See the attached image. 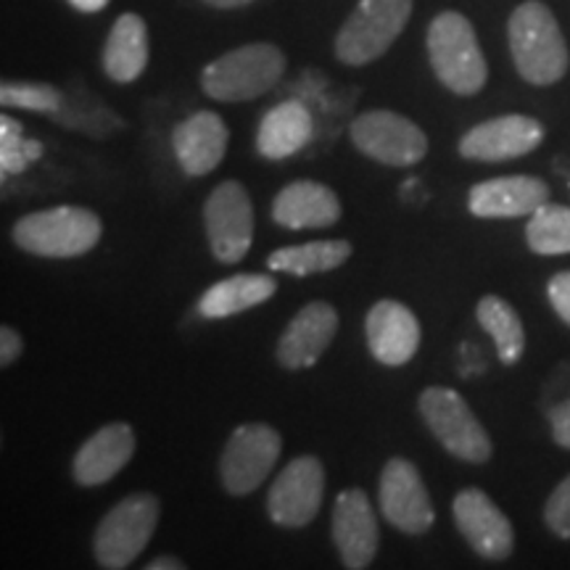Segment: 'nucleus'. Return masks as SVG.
Segmentation results:
<instances>
[{
    "label": "nucleus",
    "mask_w": 570,
    "mask_h": 570,
    "mask_svg": "<svg viewBox=\"0 0 570 570\" xmlns=\"http://www.w3.org/2000/svg\"><path fill=\"white\" fill-rule=\"evenodd\" d=\"M325 497V465L315 454L291 460L273 481L267 512L281 529H304L317 518Z\"/></svg>",
    "instance_id": "nucleus-12"
},
{
    "label": "nucleus",
    "mask_w": 570,
    "mask_h": 570,
    "mask_svg": "<svg viewBox=\"0 0 570 570\" xmlns=\"http://www.w3.org/2000/svg\"><path fill=\"white\" fill-rule=\"evenodd\" d=\"M475 317L497 346L502 365H518L525 352V331L515 306L499 296H483L475 306Z\"/></svg>",
    "instance_id": "nucleus-26"
},
{
    "label": "nucleus",
    "mask_w": 570,
    "mask_h": 570,
    "mask_svg": "<svg viewBox=\"0 0 570 570\" xmlns=\"http://www.w3.org/2000/svg\"><path fill=\"white\" fill-rule=\"evenodd\" d=\"M525 240L533 254H570V206L541 204L525 225Z\"/></svg>",
    "instance_id": "nucleus-27"
},
{
    "label": "nucleus",
    "mask_w": 570,
    "mask_h": 570,
    "mask_svg": "<svg viewBox=\"0 0 570 570\" xmlns=\"http://www.w3.org/2000/svg\"><path fill=\"white\" fill-rule=\"evenodd\" d=\"M547 296H550L552 309L558 312L562 323L570 325V269L552 277L550 285H547Z\"/></svg>",
    "instance_id": "nucleus-32"
},
{
    "label": "nucleus",
    "mask_w": 570,
    "mask_h": 570,
    "mask_svg": "<svg viewBox=\"0 0 570 570\" xmlns=\"http://www.w3.org/2000/svg\"><path fill=\"white\" fill-rule=\"evenodd\" d=\"M348 138L356 151L389 167H415L428 154V135L412 119L389 109L360 114L348 127Z\"/></svg>",
    "instance_id": "nucleus-10"
},
{
    "label": "nucleus",
    "mask_w": 570,
    "mask_h": 570,
    "mask_svg": "<svg viewBox=\"0 0 570 570\" xmlns=\"http://www.w3.org/2000/svg\"><path fill=\"white\" fill-rule=\"evenodd\" d=\"M51 119L56 122L69 127V130H80L85 135H92V138H106V135L122 127V119L117 117L111 109H106L101 101H85L80 104V98L67 96L63 92L61 109L51 114Z\"/></svg>",
    "instance_id": "nucleus-28"
},
{
    "label": "nucleus",
    "mask_w": 570,
    "mask_h": 570,
    "mask_svg": "<svg viewBox=\"0 0 570 570\" xmlns=\"http://www.w3.org/2000/svg\"><path fill=\"white\" fill-rule=\"evenodd\" d=\"M428 59L433 75L454 96H475L489 80V63L473 24L460 11H441L428 27Z\"/></svg>",
    "instance_id": "nucleus-3"
},
{
    "label": "nucleus",
    "mask_w": 570,
    "mask_h": 570,
    "mask_svg": "<svg viewBox=\"0 0 570 570\" xmlns=\"http://www.w3.org/2000/svg\"><path fill=\"white\" fill-rule=\"evenodd\" d=\"M285 53L273 42H248L206 63L202 90L212 101L244 104L265 96L283 80Z\"/></svg>",
    "instance_id": "nucleus-4"
},
{
    "label": "nucleus",
    "mask_w": 570,
    "mask_h": 570,
    "mask_svg": "<svg viewBox=\"0 0 570 570\" xmlns=\"http://www.w3.org/2000/svg\"><path fill=\"white\" fill-rule=\"evenodd\" d=\"M161 504L148 491L130 494L106 512L92 537V554L98 568L122 570L140 558L159 529Z\"/></svg>",
    "instance_id": "nucleus-5"
},
{
    "label": "nucleus",
    "mask_w": 570,
    "mask_h": 570,
    "mask_svg": "<svg viewBox=\"0 0 570 570\" xmlns=\"http://www.w3.org/2000/svg\"><path fill=\"white\" fill-rule=\"evenodd\" d=\"M412 0H360L336 35V59L346 67H365L381 59L404 32Z\"/></svg>",
    "instance_id": "nucleus-6"
},
{
    "label": "nucleus",
    "mask_w": 570,
    "mask_h": 570,
    "mask_svg": "<svg viewBox=\"0 0 570 570\" xmlns=\"http://www.w3.org/2000/svg\"><path fill=\"white\" fill-rule=\"evenodd\" d=\"M547 417H550L554 444L562 449H570V396L547 410Z\"/></svg>",
    "instance_id": "nucleus-33"
},
{
    "label": "nucleus",
    "mask_w": 570,
    "mask_h": 570,
    "mask_svg": "<svg viewBox=\"0 0 570 570\" xmlns=\"http://www.w3.org/2000/svg\"><path fill=\"white\" fill-rule=\"evenodd\" d=\"M40 154L42 142L27 140L24 135H21V125L17 119H0V167H3V177L24 173L30 164L40 159Z\"/></svg>",
    "instance_id": "nucleus-29"
},
{
    "label": "nucleus",
    "mask_w": 570,
    "mask_h": 570,
    "mask_svg": "<svg viewBox=\"0 0 570 570\" xmlns=\"http://www.w3.org/2000/svg\"><path fill=\"white\" fill-rule=\"evenodd\" d=\"M135 431L127 423H109L98 428L80 446L71 462V475L85 489L104 487L122 470L135 454Z\"/></svg>",
    "instance_id": "nucleus-20"
},
{
    "label": "nucleus",
    "mask_w": 570,
    "mask_h": 570,
    "mask_svg": "<svg viewBox=\"0 0 570 570\" xmlns=\"http://www.w3.org/2000/svg\"><path fill=\"white\" fill-rule=\"evenodd\" d=\"M454 525L479 558L502 562L515 550L510 518L481 489H462L452 502Z\"/></svg>",
    "instance_id": "nucleus-13"
},
{
    "label": "nucleus",
    "mask_w": 570,
    "mask_h": 570,
    "mask_svg": "<svg viewBox=\"0 0 570 570\" xmlns=\"http://www.w3.org/2000/svg\"><path fill=\"white\" fill-rule=\"evenodd\" d=\"M206 6H212V9H223V11H230V9H244V6L254 3V0H204Z\"/></svg>",
    "instance_id": "nucleus-37"
},
{
    "label": "nucleus",
    "mask_w": 570,
    "mask_h": 570,
    "mask_svg": "<svg viewBox=\"0 0 570 570\" xmlns=\"http://www.w3.org/2000/svg\"><path fill=\"white\" fill-rule=\"evenodd\" d=\"M333 544L348 570H365L375 560L381 529L370 497L362 489H346L333 504Z\"/></svg>",
    "instance_id": "nucleus-15"
},
{
    "label": "nucleus",
    "mask_w": 570,
    "mask_h": 570,
    "mask_svg": "<svg viewBox=\"0 0 570 570\" xmlns=\"http://www.w3.org/2000/svg\"><path fill=\"white\" fill-rule=\"evenodd\" d=\"M225 119L214 111H194L173 132L175 159L188 177H204L219 167L227 154Z\"/></svg>",
    "instance_id": "nucleus-19"
},
{
    "label": "nucleus",
    "mask_w": 570,
    "mask_h": 570,
    "mask_svg": "<svg viewBox=\"0 0 570 570\" xmlns=\"http://www.w3.org/2000/svg\"><path fill=\"white\" fill-rule=\"evenodd\" d=\"M204 227L214 259L238 265L252 252L254 204L238 180H223L204 204Z\"/></svg>",
    "instance_id": "nucleus-9"
},
{
    "label": "nucleus",
    "mask_w": 570,
    "mask_h": 570,
    "mask_svg": "<svg viewBox=\"0 0 570 570\" xmlns=\"http://www.w3.org/2000/svg\"><path fill=\"white\" fill-rule=\"evenodd\" d=\"M315 132V119L309 109L296 98L283 101L262 117L256 130V151L269 161H283L296 156Z\"/></svg>",
    "instance_id": "nucleus-22"
},
{
    "label": "nucleus",
    "mask_w": 570,
    "mask_h": 570,
    "mask_svg": "<svg viewBox=\"0 0 570 570\" xmlns=\"http://www.w3.org/2000/svg\"><path fill=\"white\" fill-rule=\"evenodd\" d=\"M352 244L348 240H309V244L277 248L267 256V267L275 273H288L296 277H309L320 273H331L346 265L352 256Z\"/></svg>",
    "instance_id": "nucleus-25"
},
{
    "label": "nucleus",
    "mask_w": 570,
    "mask_h": 570,
    "mask_svg": "<svg viewBox=\"0 0 570 570\" xmlns=\"http://www.w3.org/2000/svg\"><path fill=\"white\" fill-rule=\"evenodd\" d=\"M146 570H185V562L180 558H156L148 562Z\"/></svg>",
    "instance_id": "nucleus-36"
},
{
    "label": "nucleus",
    "mask_w": 570,
    "mask_h": 570,
    "mask_svg": "<svg viewBox=\"0 0 570 570\" xmlns=\"http://www.w3.org/2000/svg\"><path fill=\"white\" fill-rule=\"evenodd\" d=\"M547 202H550V185L544 180L529 175H508L473 185L468 209L481 219H518L531 217Z\"/></svg>",
    "instance_id": "nucleus-18"
},
{
    "label": "nucleus",
    "mask_w": 570,
    "mask_h": 570,
    "mask_svg": "<svg viewBox=\"0 0 570 570\" xmlns=\"http://www.w3.org/2000/svg\"><path fill=\"white\" fill-rule=\"evenodd\" d=\"M367 348L381 365L402 367L412 362L420 348V323L415 312L394 298H381L370 306L365 317Z\"/></svg>",
    "instance_id": "nucleus-17"
},
{
    "label": "nucleus",
    "mask_w": 570,
    "mask_h": 570,
    "mask_svg": "<svg viewBox=\"0 0 570 570\" xmlns=\"http://www.w3.org/2000/svg\"><path fill=\"white\" fill-rule=\"evenodd\" d=\"M148 27L138 13H122L114 21L109 38L104 46V71L106 77L119 85L135 82L148 67Z\"/></svg>",
    "instance_id": "nucleus-23"
},
{
    "label": "nucleus",
    "mask_w": 570,
    "mask_h": 570,
    "mask_svg": "<svg viewBox=\"0 0 570 570\" xmlns=\"http://www.w3.org/2000/svg\"><path fill=\"white\" fill-rule=\"evenodd\" d=\"M544 142V125L525 114H504L481 122L460 138V156L470 161H510L537 151Z\"/></svg>",
    "instance_id": "nucleus-14"
},
{
    "label": "nucleus",
    "mask_w": 570,
    "mask_h": 570,
    "mask_svg": "<svg viewBox=\"0 0 570 570\" xmlns=\"http://www.w3.org/2000/svg\"><path fill=\"white\" fill-rule=\"evenodd\" d=\"M75 11H82V13H98L104 11L106 6L111 3V0H67Z\"/></svg>",
    "instance_id": "nucleus-35"
},
{
    "label": "nucleus",
    "mask_w": 570,
    "mask_h": 570,
    "mask_svg": "<svg viewBox=\"0 0 570 570\" xmlns=\"http://www.w3.org/2000/svg\"><path fill=\"white\" fill-rule=\"evenodd\" d=\"M63 92L48 82H3L0 104L6 109H24L40 114H56L61 109Z\"/></svg>",
    "instance_id": "nucleus-30"
},
{
    "label": "nucleus",
    "mask_w": 570,
    "mask_h": 570,
    "mask_svg": "<svg viewBox=\"0 0 570 570\" xmlns=\"http://www.w3.org/2000/svg\"><path fill=\"white\" fill-rule=\"evenodd\" d=\"M338 333V312L327 302H309L296 312L277 341V362L285 370H309Z\"/></svg>",
    "instance_id": "nucleus-16"
},
{
    "label": "nucleus",
    "mask_w": 570,
    "mask_h": 570,
    "mask_svg": "<svg viewBox=\"0 0 570 570\" xmlns=\"http://www.w3.org/2000/svg\"><path fill=\"white\" fill-rule=\"evenodd\" d=\"M104 235V223L85 206H53L17 219L11 238L21 252L42 259H75L92 252Z\"/></svg>",
    "instance_id": "nucleus-2"
},
{
    "label": "nucleus",
    "mask_w": 570,
    "mask_h": 570,
    "mask_svg": "<svg viewBox=\"0 0 570 570\" xmlns=\"http://www.w3.org/2000/svg\"><path fill=\"white\" fill-rule=\"evenodd\" d=\"M377 504L383 518L407 537H423L436 523L431 494L415 462L391 458L377 483Z\"/></svg>",
    "instance_id": "nucleus-11"
},
{
    "label": "nucleus",
    "mask_w": 570,
    "mask_h": 570,
    "mask_svg": "<svg viewBox=\"0 0 570 570\" xmlns=\"http://www.w3.org/2000/svg\"><path fill=\"white\" fill-rule=\"evenodd\" d=\"M508 40L512 63L525 82L544 88L566 77L570 67L568 42L547 3H520L508 21Z\"/></svg>",
    "instance_id": "nucleus-1"
},
{
    "label": "nucleus",
    "mask_w": 570,
    "mask_h": 570,
    "mask_svg": "<svg viewBox=\"0 0 570 570\" xmlns=\"http://www.w3.org/2000/svg\"><path fill=\"white\" fill-rule=\"evenodd\" d=\"M544 523L554 537L570 541V475H566L547 499Z\"/></svg>",
    "instance_id": "nucleus-31"
},
{
    "label": "nucleus",
    "mask_w": 570,
    "mask_h": 570,
    "mask_svg": "<svg viewBox=\"0 0 570 570\" xmlns=\"http://www.w3.org/2000/svg\"><path fill=\"white\" fill-rule=\"evenodd\" d=\"M21 352H24V341H21L17 327L11 325L0 327V365L11 367L21 356Z\"/></svg>",
    "instance_id": "nucleus-34"
},
{
    "label": "nucleus",
    "mask_w": 570,
    "mask_h": 570,
    "mask_svg": "<svg viewBox=\"0 0 570 570\" xmlns=\"http://www.w3.org/2000/svg\"><path fill=\"white\" fill-rule=\"evenodd\" d=\"M341 219L336 190L317 180H294L273 202V223L285 230H320Z\"/></svg>",
    "instance_id": "nucleus-21"
},
{
    "label": "nucleus",
    "mask_w": 570,
    "mask_h": 570,
    "mask_svg": "<svg viewBox=\"0 0 570 570\" xmlns=\"http://www.w3.org/2000/svg\"><path fill=\"white\" fill-rule=\"evenodd\" d=\"M275 277L262 273H240L225 281H217L198 298V315L206 320H225L254 306L269 302L275 296Z\"/></svg>",
    "instance_id": "nucleus-24"
},
{
    "label": "nucleus",
    "mask_w": 570,
    "mask_h": 570,
    "mask_svg": "<svg viewBox=\"0 0 570 570\" xmlns=\"http://www.w3.org/2000/svg\"><path fill=\"white\" fill-rule=\"evenodd\" d=\"M283 452V439L273 425H238L219 458V481L230 497L254 494L273 473Z\"/></svg>",
    "instance_id": "nucleus-8"
},
{
    "label": "nucleus",
    "mask_w": 570,
    "mask_h": 570,
    "mask_svg": "<svg viewBox=\"0 0 570 570\" xmlns=\"http://www.w3.org/2000/svg\"><path fill=\"white\" fill-rule=\"evenodd\" d=\"M417 410L428 431L452 458L473 462V465H481L491 458L494 446H491L487 428L454 389L428 386L417 399Z\"/></svg>",
    "instance_id": "nucleus-7"
}]
</instances>
